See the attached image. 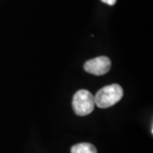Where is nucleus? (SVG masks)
<instances>
[{
	"label": "nucleus",
	"instance_id": "nucleus-1",
	"mask_svg": "<svg viewBox=\"0 0 153 153\" xmlns=\"http://www.w3.org/2000/svg\"><path fill=\"white\" fill-rule=\"evenodd\" d=\"M123 96V88L119 84L106 85L100 89L94 97V103L100 108H108L117 104Z\"/></svg>",
	"mask_w": 153,
	"mask_h": 153
},
{
	"label": "nucleus",
	"instance_id": "nucleus-2",
	"mask_svg": "<svg viewBox=\"0 0 153 153\" xmlns=\"http://www.w3.org/2000/svg\"><path fill=\"white\" fill-rule=\"evenodd\" d=\"M94 97L91 92L86 89L78 90L73 95L72 108L78 116H87L94 109Z\"/></svg>",
	"mask_w": 153,
	"mask_h": 153
},
{
	"label": "nucleus",
	"instance_id": "nucleus-3",
	"mask_svg": "<svg viewBox=\"0 0 153 153\" xmlns=\"http://www.w3.org/2000/svg\"><path fill=\"white\" fill-rule=\"evenodd\" d=\"M111 62L106 56H100L91 60H88L84 63V70L95 76H101L107 73L111 69Z\"/></svg>",
	"mask_w": 153,
	"mask_h": 153
},
{
	"label": "nucleus",
	"instance_id": "nucleus-4",
	"mask_svg": "<svg viewBox=\"0 0 153 153\" xmlns=\"http://www.w3.org/2000/svg\"><path fill=\"white\" fill-rule=\"evenodd\" d=\"M71 153H97V150L90 143H79L71 147Z\"/></svg>",
	"mask_w": 153,
	"mask_h": 153
},
{
	"label": "nucleus",
	"instance_id": "nucleus-5",
	"mask_svg": "<svg viewBox=\"0 0 153 153\" xmlns=\"http://www.w3.org/2000/svg\"><path fill=\"white\" fill-rule=\"evenodd\" d=\"M100 1L106 4H108V5H114L117 2V0H100Z\"/></svg>",
	"mask_w": 153,
	"mask_h": 153
}]
</instances>
